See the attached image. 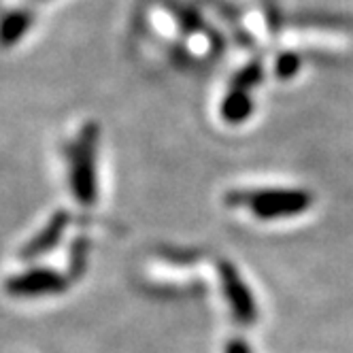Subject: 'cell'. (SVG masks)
<instances>
[{
	"label": "cell",
	"mask_w": 353,
	"mask_h": 353,
	"mask_svg": "<svg viewBox=\"0 0 353 353\" xmlns=\"http://www.w3.org/2000/svg\"><path fill=\"white\" fill-rule=\"evenodd\" d=\"M311 194L302 190H241L225 196L230 207H247L260 219L292 217L311 207Z\"/></svg>",
	"instance_id": "6da1fadb"
},
{
	"label": "cell",
	"mask_w": 353,
	"mask_h": 353,
	"mask_svg": "<svg viewBox=\"0 0 353 353\" xmlns=\"http://www.w3.org/2000/svg\"><path fill=\"white\" fill-rule=\"evenodd\" d=\"M66 288L64 276L56 270H28L17 274L7 281V292L13 296H43V294H58Z\"/></svg>",
	"instance_id": "277c9868"
},
{
	"label": "cell",
	"mask_w": 353,
	"mask_h": 353,
	"mask_svg": "<svg viewBox=\"0 0 353 353\" xmlns=\"http://www.w3.org/2000/svg\"><path fill=\"white\" fill-rule=\"evenodd\" d=\"M262 79V66L256 62V64H249L245 66L243 70H239L234 74V79H232V88L236 90H251V88H256Z\"/></svg>",
	"instance_id": "ba28073f"
},
{
	"label": "cell",
	"mask_w": 353,
	"mask_h": 353,
	"mask_svg": "<svg viewBox=\"0 0 353 353\" xmlns=\"http://www.w3.org/2000/svg\"><path fill=\"white\" fill-rule=\"evenodd\" d=\"M298 66H300V62H298V58L294 56V54H285V56H281L279 58V62H276V74L279 77H292V74L298 70Z\"/></svg>",
	"instance_id": "9c48e42d"
},
{
	"label": "cell",
	"mask_w": 353,
	"mask_h": 353,
	"mask_svg": "<svg viewBox=\"0 0 353 353\" xmlns=\"http://www.w3.org/2000/svg\"><path fill=\"white\" fill-rule=\"evenodd\" d=\"M68 219H70V215H68L66 211H58L52 219L47 221L45 228L34 236V241H30L26 247H23V254H21V256L26 258V260L39 258V256L45 254V251H49L52 247H56L58 241H60V236H62V232L66 230Z\"/></svg>",
	"instance_id": "5b68a950"
},
{
	"label": "cell",
	"mask_w": 353,
	"mask_h": 353,
	"mask_svg": "<svg viewBox=\"0 0 353 353\" xmlns=\"http://www.w3.org/2000/svg\"><path fill=\"white\" fill-rule=\"evenodd\" d=\"M230 353H249V351H247V347L243 343H232L230 345Z\"/></svg>",
	"instance_id": "30bf717a"
},
{
	"label": "cell",
	"mask_w": 353,
	"mask_h": 353,
	"mask_svg": "<svg viewBox=\"0 0 353 353\" xmlns=\"http://www.w3.org/2000/svg\"><path fill=\"white\" fill-rule=\"evenodd\" d=\"M34 15L26 9H17L0 17V47H11L19 43L32 28Z\"/></svg>",
	"instance_id": "8992f818"
},
{
	"label": "cell",
	"mask_w": 353,
	"mask_h": 353,
	"mask_svg": "<svg viewBox=\"0 0 353 353\" xmlns=\"http://www.w3.org/2000/svg\"><path fill=\"white\" fill-rule=\"evenodd\" d=\"M96 147H98V125L85 123L79 139L70 147V190L79 205H92L98 196L96 183Z\"/></svg>",
	"instance_id": "7a4b0ae2"
},
{
	"label": "cell",
	"mask_w": 353,
	"mask_h": 353,
	"mask_svg": "<svg viewBox=\"0 0 353 353\" xmlns=\"http://www.w3.org/2000/svg\"><path fill=\"white\" fill-rule=\"evenodd\" d=\"M221 274V283H223V292L225 298H228L232 313L243 321V323H254L256 321V300L251 296L249 288L245 285V281L241 279V274L236 272V268L232 264H221L219 268Z\"/></svg>",
	"instance_id": "3957f363"
},
{
	"label": "cell",
	"mask_w": 353,
	"mask_h": 353,
	"mask_svg": "<svg viewBox=\"0 0 353 353\" xmlns=\"http://www.w3.org/2000/svg\"><path fill=\"white\" fill-rule=\"evenodd\" d=\"M251 111H254V103L245 90H236L232 88L228 94H225L223 103H221V117L228 123H243Z\"/></svg>",
	"instance_id": "52a82bcc"
}]
</instances>
